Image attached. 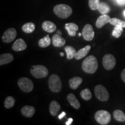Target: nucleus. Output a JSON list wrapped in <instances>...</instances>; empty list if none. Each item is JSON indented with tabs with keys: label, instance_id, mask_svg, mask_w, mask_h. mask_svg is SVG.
<instances>
[{
	"label": "nucleus",
	"instance_id": "nucleus-1",
	"mask_svg": "<svg viewBox=\"0 0 125 125\" xmlns=\"http://www.w3.org/2000/svg\"><path fill=\"white\" fill-rule=\"evenodd\" d=\"M98 67L96 57L93 55L87 57L83 61L82 68L84 72L88 74H94L97 71Z\"/></svg>",
	"mask_w": 125,
	"mask_h": 125
},
{
	"label": "nucleus",
	"instance_id": "nucleus-2",
	"mask_svg": "<svg viewBox=\"0 0 125 125\" xmlns=\"http://www.w3.org/2000/svg\"><path fill=\"white\" fill-rule=\"evenodd\" d=\"M53 12L59 18L66 19L69 18L73 13V9L68 5L59 4L53 8Z\"/></svg>",
	"mask_w": 125,
	"mask_h": 125
},
{
	"label": "nucleus",
	"instance_id": "nucleus-3",
	"mask_svg": "<svg viewBox=\"0 0 125 125\" xmlns=\"http://www.w3.org/2000/svg\"><path fill=\"white\" fill-rule=\"evenodd\" d=\"M48 84L50 90L54 93H57L62 90V81L59 76L57 74H53L50 76L48 80Z\"/></svg>",
	"mask_w": 125,
	"mask_h": 125
},
{
	"label": "nucleus",
	"instance_id": "nucleus-4",
	"mask_svg": "<svg viewBox=\"0 0 125 125\" xmlns=\"http://www.w3.org/2000/svg\"><path fill=\"white\" fill-rule=\"evenodd\" d=\"M96 121L102 125H108L111 120V116L109 112L105 110H99L94 115Z\"/></svg>",
	"mask_w": 125,
	"mask_h": 125
},
{
	"label": "nucleus",
	"instance_id": "nucleus-5",
	"mask_svg": "<svg viewBox=\"0 0 125 125\" xmlns=\"http://www.w3.org/2000/svg\"><path fill=\"white\" fill-rule=\"evenodd\" d=\"M30 73L36 78H43L48 75L49 71L46 67L43 65H36L31 67Z\"/></svg>",
	"mask_w": 125,
	"mask_h": 125
},
{
	"label": "nucleus",
	"instance_id": "nucleus-6",
	"mask_svg": "<svg viewBox=\"0 0 125 125\" xmlns=\"http://www.w3.org/2000/svg\"><path fill=\"white\" fill-rule=\"evenodd\" d=\"M94 93L96 98L101 101H107L109 98V94L107 89L101 85L95 86Z\"/></svg>",
	"mask_w": 125,
	"mask_h": 125
},
{
	"label": "nucleus",
	"instance_id": "nucleus-7",
	"mask_svg": "<svg viewBox=\"0 0 125 125\" xmlns=\"http://www.w3.org/2000/svg\"><path fill=\"white\" fill-rule=\"evenodd\" d=\"M18 84L20 89L26 93L31 92L34 88V83L32 81L26 77L20 78L18 82Z\"/></svg>",
	"mask_w": 125,
	"mask_h": 125
},
{
	"label": "nucleus",
	"instance_id": "nucleus-8",
	"mask_svg": "<svg viewBox=\"0 0 125 125\" xmlns=\"http://www.w3.org/2000/svg\"><path fill=\"white\" fill-rule=\"evenodd\" d=\"M116 59L111 54H107L103 57V65L107 70L113 69L116 65Z\"/></svg>",
	"mask_w": 125,
	"mask_h": 125
},
{
	"label": "nucleus",
	"instance_id": "nucleus-9",
	"mask_svg": "<svg viewBox=\"0 0 125 125\" xmlns=\"http://www.w3.org/2000/svg\"><path fill=\"white\" fill-rule=\"evenodd\" d=\"M17 36V31L14 28H10L5 31L3 34L2 40L5 43H10L13 41Z\"/></svg>",
	"mask_w": 125,
	"mask_h": 125
},
{
	"label": "nucleus",
	"instance_id": "nucleus-10",
	"mask_svg": "<svg viewBox=\"0 0 125 125\" xmlns=\"http://www.w3.org/2000/svg\"><path fill=\"white\" fill-rule=\"evenodd\" d=\"M82 36L84 40L87 41L93 40L94 37V31L92 25L86 24L82 29Z\"/></svg>",
	"mask_w": 125,
	"mask_h": 125
},
{
	"label": "nucleus",
	"instance_id": "nucleus-11",
	"mask_svg": "<svg viewBox=\"0 0 125 125\" xmlns=\"http://www.w3.org/2000/svg\"><path fill=\"white\" fill-rule=\"evenodd\" d=\"M27 45L23 39L19 38L12 45V49L16 52L24 51L27 48Z\"/></svg>",
	"mask_w": 125,
	"mask_h": 125
},
{
	"label": "nucleus",
	"instance_id": "nucleus-12",
	"mask_svg": "<svg viewBox=\"0 0 125 125\" xmlns=\"http://www.w3.org/2000/svg\"><path fill=\"white\" fill-rule=\"evenodd\" d=\"M111 20V18L108 15L106 14H103L97 19L96 22V26L98 29H101L106 24L109 23Z\"/></svg>",
	"mask_w": 125,
	"mask_h": 125
},
{
	"label": "nucleus",
	"instance_id": "nucleus-13",
	"mask_svg": "<svg viewBox=\"0 0 125 125\" xmlns=\"http://www.w3.org/2000/svg\"><path fill=\"white\" fill-rule=\"evenodd\" d=\"M66 41L59 34H56L52 37L53 45L56 48H60L65 45Z\"/></svg>",
	"mask_w": 125,
	"mask_h": 125
},
{
	"label": "nucleus",
	"instance_id": "nucleus-14",
	"mask_svg": "<svg viewBox=\"0 0 125 125\" xmlns=\"http://www.w3.org/2000/svg\"><path fill=\"white\" fill-rule=\"evenodd\" d=\"M67 99L72 107L75 109H78L81 107V104L75 96L73 93H69L67 95Z\"/></svg>",
	"mask_w": 125,
	"mask_h": 125
},
{
	"label": "nucleus",
	"instance_id": "nucleus-15",
	"mask_svg": "<svg viewBox=\"0 0 125 125\" xmlns=\"http://www.w3.org/2000/svg\"><path fill=\"white\" fill-rule=\"evenodd\" d=\"M35 112V108L32 106L26 105L21 109V113L25 117L31 118L34 115Z\"/></svg>",
	"mask_w": 125,
	"mask_h": 125
},
{
	"label": "nucleus",
	"instance_id": "nucleus-16",
	"mask_svg": "<svg viewBox=\"0 0 125 125\" xmlns=\"http://www.w3.org/2000/svg\"><path fill=\"white\" fill-rule=\"evenodd\" d=\"M90 49H91V46L90 45H86L84 48L79 49L76 52L75 56V59L76 60H80V59L86 57V56L89 52Z\"/></svg>",
	"mask_w": 125,
	"mask_h": 125
},
{
	"label": "nucleus",
	"instance_id": "nucleus-17",
	"mask_svg": "<svg viewBox=\"0 0 125 125\" xmlns=\"http://www.w3.org/2000/svg\"><path fill=\"white\" fill-rule=\"evenodd\" d=\"M43 30L49 33H52L56 30V24L51 21H45L42 24Z\"/></svg>",
	"mask_w": 125,
	"mask_h": 125
},
{
	"label": "nucleus",
	"instance_id": "nucleus-18",
	"mask_svg": "<svg viewBox=\"0 0 125 125\" xmlns=\"http://www.w3.org/2000/svg\"><path fill=\"white\" fill-rule=\"evenodd\" d=\"M82 78L79 76H75L69 80V85L71 89L73 90H76L82 83Z\"/></svg>",
	"mask_w": 125,
	"mask_h": 125
},
{
	"label": "nucleus",
	"instance_id": "nucleus-19",
	"mask_svg": "<svg viewBox=\"0 0 125 125\" xmlns=\"http://www.w3.org/2000/svg\"><path fill=\"white\" fill-rule=\"evenodd\" d=\"M60 109V105L58 102L55 100L52 101L49 105V111L51 115L55 116Z\"/></svg>",
	"mask_w": 125,
	"mask_h": 125
},
{
	"label": "nucleus",
	"instance_id": "nucleus-20",
	"mask_svg": "<svg viewBox=\"0 0 125 125\" xmlns=\"http://www.w3.org/2000/svg\"><path fill=\"white\" fill-rule=\"evenodd\" d=\"M65 28L68 31V33L70 36L74 37L76 35V31L78 30V26L77 24L74 23H67L65 25Z\"/></svg>",
	"mask_w": 125,
	"mask_h": 125
},
{
	"label": "nucleus",
	"instance_id": "nucleus-21",
	"mask_svg": "<svg viewBox=\"0 0 125 125\" xmlns=\"http://www.w3.org/2000/svg\"><path fill=\"white\" fill-rule=\"evenodd\" d=\"M13 56L10 53H4L0 56V65L7 64L13 60Z\"/></svg>",
	"mask_w": 125,
	"mask_h": 125
},
{
	"label": "nucleus",
	"instance_id": "nucleus-22",
	"mask_svg": "<svg viewBox=\"0 0 125 125\" xmlns=\"http://www.w3.org/2000/svg\"><path fill=\"white\" fill-rule=\"evenodd\" d=\"M114 118L118 122H125V114L120 109H116L114 111Z\"/></svg>",
	"mask_w": 125,
	"mask_h": 125
},
{
	"label": "nucleus",
	"instance_id": "nucleus-23",
	"mask_svg": "<svg viewBox=\"0 0 125 125\" xmlns=\"http://www.w3.org/2000/svg\"><path fill=\"white\" fill-rule=\"evenodd\" d=\"M67 54V57L68 59H73L75 58L76 53V51L74 48L71 46H67L64 48Z\"/></svg>",
	"mask_w": 125,
	"mask_h": 125
},
{
	"label": "nucleus",
	"instance_id": "nucleus-24",
	"mask_svg": "<svg viewBox=\"0 0 125 125\" xmlns=\"http://www.w3.org/2000/svg\"><path fill=\"white\" fill-rule=\"evenodd\" d=\"M35 29V25L32 22L27 23L22 26V30L26 33H32Z\"/></svg>",
	"mask_w": 125,
	"mask_h": 125
},
{
	"label": "nucleus",
	"instance_id": "nucleus-25",
	"mask_svg": "<svg viewBox=\"0 0 125 125\" xmlns=\"http://www.w3.org/2000/svg\"><path fill=\"white\" fill-rule=\"evenodd\" d=\"M51 43V40L50 38L49 35H47L46 36L43 37V38H41L40 40L38 42L39 46H40L41 48H46V47L49 46Z\"/></svg>",
	"mask_w": 125,
	"mask_h": 125
},
{
	"label": "nucleus",
	"instance_id": "nucleus-26",
	"mask_svg": "<svg viewBox=\"0 0 125 125\" xmlns=\"http://www.w3.org/2000/svg\"><path fill=\"white\" fill-rule=\"evenodd\" d=\"M15 104V99L13 97L8 96L5 98L4 101L5 107L7 109L12 108Z\"/></svg>",
	"mask_w": 125,
	"mask_h": 125
},
{
	"label": "nucleus",
	"instance_id": "nucleus-27",
	"mask_svg": "<svg viewBox=\"0 0 125 125\" xmlns=\"http://www.w3.org/2000/svg\"><path fill=\"white\" fill-rule=\"evenodd\" d=\"M98 10L102 15L103 14H107L110 11V8L106 3L100 2L99 7L98 8Z\"/></svg>",
	"mask_w": 125,
	"mask_h": 125
},
{
	"label": "nucleus",
	"instance_id": "nucleus-28",
	"mask_svg": "<svg viewBox=\"0 0 125 125\" xmlns=\"http://www.w3.org/2000/svg\"><path fill=\"white\" fill-rule=\"evenodd\" d=\"M81 96L84 100L88 101L92 98V94L90 90L89 89H85L82 90L81 92Z\"/></svg>",
	"mask_w": 125,
	"mask_h": 125
},
{
	"label": "nucleus",
	"instance_id": "nucleus-29",
	"mask_svg": "<svg viewBox=\"0 0 125 125\" xmlns=\"http://www.w3.org/2000/svg\"><path fill=\"white\" fill-rule=\"evenodd\" d=\"M109 23L111 25H113V26H121L123 28H125V21H122V20L119 19L115 18L111 19Z\"/></svg>",
	"mask_w": 125,
	"mask_h": 125
},
{
	"label": "nucleus",
	"instance_id": "nucleus-30",
	"mask_svg": "<svg viewBox=\"0 0 125 125\" xmlns=\"http://www.w3.org/2000/svg\"><path fill=\"white\" fill-rule=\"evenodd\" d=\"M123 28L122 27H121V26H115V28L114 29L113 31H112V35L115 38H119L123 32Z\"/></svg>",
	"mask_w": 125,
	"mask_h": 125
},
{
	"label": "nucleus",
	"instance_id": "nucleus-31",
	"mask_svg": "<svg viewBox=\"0 0 125 125\" xmlns=\"http://www.w3.org/2000/svg\"><path fill=\"white\" fill-rule=\"evenodd\" d=\"M100 0H89V6L93 10L98 9L100 5Z\"/></svg>",
	"mask_w": 125,
	"mask_h": 125
},
{
	"label": "nucleus",
	"instance_id": "nucleus-32",
	"mask_svg": "<svg viewBox=\"0 0 125 125\" xmlns=\"http://www.w3.org/2000/svg\"><path fill=\"white\" fill-rule=\"evenodd\" d=\"M121 79L125 83V69H124L121 73Z\"/></svg>",
	"mask_w": 125,
	"mask_h": 125
},
{
	"label": "nucleus",
	"instance_id": "nucleus-33",
	"mask_svg": "<svg viewBox=\"0 0 125 125\" xmlns=\"http://www.w3.org/2000/svg\"><path fill=\"white\" fill-rule=\"evenodd\" d=\"M116 2L119 5H123L125 4V0H116Z\"/></svg>",
	"mask_w": 125,
	"mask_h": 125
},
{
	"label": "nucleus",
	"instance_id": "nucleus-34",
	"mask_svg": "<svg viewBox=\"0 0 125 125\" xmlns=\"http://www.w3.org/2000/svg\"><path fill=\"white\" fill-rule=\"evenodd\" d=\"M73 118H69V119H68V121L65 124H66L67 125H71V123L73 122Z\"/></svg>",
	"mask_w": 125,
	"mask_h": 125
},
{
	"label": "nucleus",
	"instance_id": "nucleus-35",
	"mask_svg": "<svg viewBox=\"0 0 125 125\" xmlns=\"http://www.w3.org/2000/svg\"><path fill=\"white\" fill-rule=\"evenodd\" d=\"M65 115V112H62V114H61L59 116V118L60 119H61L63 118V117Z\"/></svg>",
	"mask_w": 125,
	"mask_h": 125
},
{
	"label": "nucleus",
	"instance_id": "nucleus-36",
	"mask_svg": "<svg viewBox=\"0 0 125 125\" xmlns=\"http://www.w3.org/2000/svg\"><path fill=\"white\" fill-rule=\"evenodd\" d=\"M60 54L61 56H64V53L62 52H61L60 53Z\"/></svg>",
	"mask_w": 125,
	"mask_h": 125
},
{
	"label": "nucleus",
	"instance_id": "nucleus-37",
	"mask_svg": "<svg viewBox=\"0 0 125 125\" xmlns=\"http://www.w3.org/2000/svg\"><path fill=\"white\" fill-rule=\"evenodd\" d=\"M57 34H59V35H60V34H61V32H60V31H58V32H57Z\"/></svg>",
	"mask_w": 125,
	"mask_h": 125
},
{
	"label": "nucleus",
	"instance_id": "nucleus-38",
	"mask_svg": "<svg viewBox=\"0 0 125 125\" xmlns=\"http://www.w3.org/2000/svg\"><path fill=\"white\" fill-rule=\"evenodd\" d=\"M123 14H124V16H125V10H124V12H123Z\"/></svg>",
	"mask_w": 125,
	"mask_h": 125
},
{
	"label": "nucleus",
	"instance_id": "nucleus-39",
	"mask_svg": "<svg viewBox=\"0 0 125 125\" xmlns=\"http://www.w3.org/2000/svg\"><path fill=\"white\" fill-rule=\"evenodd\" d=\"M78 35H79V36H81V33H79V34H78Z\"/></svg>",
	"mask_w": 125,
	"mask_h": 125
}]
</instances>
